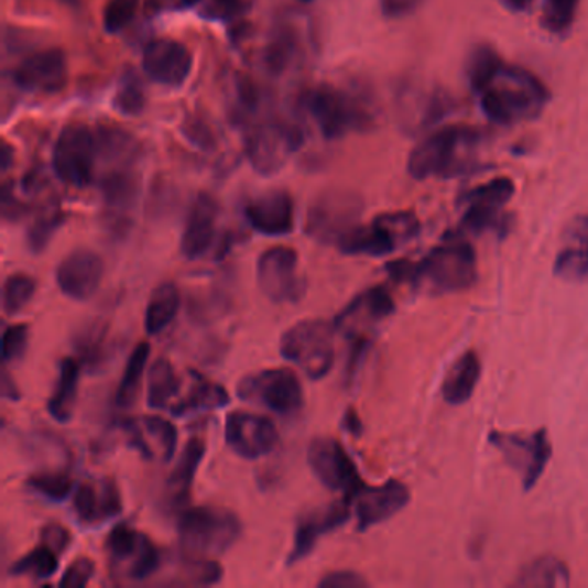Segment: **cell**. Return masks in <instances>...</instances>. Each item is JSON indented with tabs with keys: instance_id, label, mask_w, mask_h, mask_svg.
<instances>
[{
	"instance_id": "obj_63",
	"label": "cell",
	"mask_w": 588,
	"mask_h": 588,
	"mask_svg": "<svg viewBox=\"0 0 588 588\" xmlns=\"http://www.w3.org/2000/svg\"><path fill=\"white\" fill-rule=\"evenodd\" d=\"M304 2H309V0H304Z\"/></svg>"
},
{
	"instance_id": "obj_22",
	"label": "cell",
	"mask_w": 588,
	"mask_h": 588,
	"mask_svg": "<svg viewBox=\"0 0 588 588\" xmlns=\"http://www.w3.org/2000/svg\"><path fill=\"white\" fill-rule=\"evenodd\" d=\"M68 78V63L59 48L35 52L21 61L14 69V81L18 87L29 91L52 94L64 87Z\"/></svg>"
},
{
	"instance_id": "obj_7",
	"label": "cell",
	"mask_w": 588,
	"mask_h": 588,
	"mask_svg": "<svg viewBox=\"0 0 588 588\" xmlns=\"http://www.w3.org/2000/svg\"><path fill=\"white\" fill-rule=\"evenodd\" d=\"M334 330L335 326L325 319L295 323L280 337V355L318 382L335 364Z\"/></svg>"
},
{
	"instance_id": "obj_48",
	"label": "cell",
	"mask_w": 588,
	"mask_h": 588,
	"mask_svg": "<svg viewBox=\"0 0 588 588\" xmlns=\"http://www.w3.org/2000/svg\"><path fill=\"white\" fill-rule=\"evenodd\" d=\"M294 51L295 41L292 33H279L264 48V66L274 75L285 72Z\"/></svg>"
},
{
	"instance_id": "obj_24",
	"label": "cell",
	"mask_w": 588,
	"mask_h": 588,
	"mask_svg": "<svg viewBox=\"0 0 588 588\" xmlns=\"http://www.w3.org/2000/svg\"><path fill=\"white\" fill-rule=\"evenodd\" d=\"M219 204L209 194H199L192 203L185 228H183L182 249L183 258L200 259L211 249L216 237V224H218Z\"/></svg>"
},
{
	"instance_id": "obj_60",
	"label": "cell",
	"mask_w": 588,
	"mask_h": 588,
	"mask_svg": "<svg viewBox=\"0 0 588 588\" xmlns=\"http://www.w3.org/2000/svg\"><path fill=\"white\" fill-rule=\"evenodd\" d=\"M502 4L513 12H526L532 9L533 2L535 0H501Z\"/></svg>"
},
{
	"instance_id": "obj_34",
	"label": "cell",
	"mask_w": 588,
	"mask_h": 588,
	"mask_svg": "<svg viewBox=\"0 0 588 588\" xmlns=\"http://www.w3.org/2000/svg\"><path fill=\"white\" fill-rule=\"evenodd\" d=\"M182 389L175 366L167 358H157L149 370L148 406L151 410H166Z\"/></svg>"
},
{
	"instance_id": "obj_42",
	"label": "cell",
	"mask_w": 588,
	"mask_h": 588,
	"mask_svg": "<svg viewBox=\"0 0 588 588\" xmlns=\"http://www.w3.org/2000/svg\"><path fill=\"white\" fill-rule=\"evenodd\" d=\"M514 192H516V187H514L513 179L499 176V178L490 179L483 185L465 192L461 195V203L462 206L466 204H490V206L504 207L509 200L513 199Z\"/></svg>"
},
{
	"instance_id": "obj_58",
	"label": "cell",
	"mask_w": 588,
	"mask_h": 588,
	"mask_svg": "<svg viewBox=\"0 0 588 588\" xmlns=\"http://www.w3.org/2000/svg\"><path fill=\"white\" fill-rule=\"evenodd\" d=\"M0 394H2V398L12 402L20 401L21 399L20 386L14 382V378L9 373L8 368L2 370V378H0Z\"/></svg>"
},
{
	"instance_id": "obj_32",
	"label": "cell",
	"mask_w": 588,
	"mask_h": 588,
	"mask_svg": "<svg viewBox=\"0 0 588 588\" xmlns=\"http://www.w3.org/2000/svg\"><path fill=\"white\" fill-rule=\"evenodd\" d=\"M204 456H206V442L203 438H190L183 447L178 465L175 466L172 475H170V480H167V490L173 493V498L179 504L187 501L188 493L194 486L195 473H197Z\"/></svg>"
},
{
	"instance_id": "obj_46",
	"label": "cell",
	"mask_w": 588,
	"mask_h": 588,
	"mask_svg": "<svg viewBox=\"0 0 588 588\" xmlns=\"http://www.w3.org/2000/svg\"><path fill=\"white\" fill-rule=\"evenodd\" d=\"M116 109H120L123 115H140L145 108V90L139 76L128 73L123 76L118 91L115 96Z\"/></svg>"
},
{
	"instance_id": "obj_11",
	"label": "cell",
	"mask_w": 588,
	"mask_h": 588,
	"mask_svg": "<svg viewBox=\"0 0 588 588\" xmlns=\"http://www.w3.org/2000/svg\"><path fill=\"white\" fill-rule=\"evenodd\" d=\"M298 254L286 246L270 247L259 255L255 279L271 303H297L306 294V280L297 276Z\"/></svg>"
},
{
	"instance_id": "obj_54",
	"label": "cell",
	"mask_w": 588,
	"mask_h": 588,
	"mask_svg": "<svg viewBox=\"0 0 588 588\" xmlns=\"http://www.w3.org/2000/svg\"><path fill=\"white\" fill-rule=\"evenodd\" d=\"M41 542L54 548L57 554H63L68 548V545L72 544V535L59 523H47V525L42 526Z\"/></svg>"
},
{
	"instance_id": "obj_21",
	"label": "cell",
	"mask_w": 588,
	"mask_h": 588,
	"mask_svg": "<svg viewBox=\"0 0 588 588\" xmlns=\"http://www.w3.org/2000/svg\"><path fill=\"white\" fill-rule=\"evenodd\" d=\"M143 69L152 80L167 87H178L192 72V54L182 42L155 39L143 48Z\"/></svg>"
},
{
	"instance_id": "obj_57",
	"label": "cell",
	"mask_w": 588,
	"mask_h": 588,
	"mask_svg": "<svg viewBox=\"0 0 588 588\" xmlns=\"http://www.w3.org/2000/svg\"><path fill=\"white\" fill-rule=\"evenodd\" d=\"M243 9V0H211L209 12L213 17L230 18L239 14Z\"/></svg>"
},
{
	"instance_id": "obj_12",
	"label": "cell",
	"mask_w": 588,
	"mask_h": 588,
	"mask_svg": "<svg viewBox=\"0 0 588 588\" xmlns=\"http://www.w3.org/2000/svg\"><path fill=\"white\" fill-rule=\"evenodd\" d=\"M490 444L504 454L505 461L520 469L523 489L532 490L544 475L547 462L553 457V446L547 429L541 428L530 435L490 432Z\"/></svg>"
},
{
	"instance_id": "obj_1",
	"label": "cell",
	"mask_w": 588,
	"mask_h": 588,
	"mask_svg": "<svg viewBox=\"0 0 588 588\" xmlns=\"http://www.w3.org/2000/svg\"><path fill=\"white\" fill-rule=\"evenodd\" d=\"M386 271L395 282L428 288L432 294H453L466 291L477 282V252L456 231L422 261L414 263L399 259L386 264Z\"/></svg>"
},
{
	"instance_id": "obj_10",
	"label": "cell",
	"mask_w": 588,
	"mask_h": 588,
	"mask_svg": "<svg viewBox=\"0 0 588 588\" xmlns=\"http://www.w3.org/2000/svg\"><path fill=\"white\" fill-rule=\"evenodd\" d=\"M97 155L96 132L85 124H68L56 140L52 164L64 183L87 187L94 179Z\"/></svg>"
},
{
	"instance_id": "obj_27",
	"label": "cell",
	"mask_w": 588,
	"mask_h": 588,
	"mask_svg": "<svg viewBox=\"0 0 588 588\" xmlns=\"http://www.w3.org/2000/svg\"><path fill=\"white\" fill-rule=\"evenodd\" d=\"M73 349L88 373L94 374L102 370L112 352L109 323L104 319L85 323L73 337Z\"/></svg>"
},
{
	"instance_id": "obj_8",
	"label": "cell",
	"mask_w": 588,
	"mask_h": 588,
	"mask_svg": "<svg viewBox=\"0 0 588 588\" xmlns=\"http://www.w3.org/2000/svg\"><path fill=\"white\" fill-rule=\"evenodd\" d=\"M364 211L361 195L350 190H326L319 194L306 216V231L309 239L323 246H337L347 231L358 227Z\"/></svg>"
},
{
	"instance_id": "obj_9",
	"label": "cell",
	"mask_w": 588,
	"mask_h": 588,
	"mask_svg": "<svg viewBox=\"0 0 588 588\" xmlns=\"http://www.w3.org/2000/svg\"><path fill=\"white\" fill-rule=\"evenodd\" d=\"M237 395L282 416H294L304 406V390L291 368H268L240 378Z\"/></svg>"
},
{
	"instance_id": "obj_29",
	"label": "cell",
	"mask_w": 588,
	"mask_h": 588,
	"mask_svg": "<svg viewBox=\"0 0 588 588\" xmlns=\"http://www.w3.org/2000/svg\"><path fill=\"white\" fill-rule=\"evenodd\" d=\"M81 362L75 358H64L59 362L56 386L47 402V411L57 423L72 422L78 399Z\"/></svg>"
},
{
	"instance_id": "obj_4",
	"label": "cell",
	"mask_w": 588,
	"mask_h": 588,
	"mask_svg": "<svg viewBox=\"0 0 588 588\" xmlns=\"http://www.w3.org/2000/svg\"><path fill=\"white\" fill-rule=\"evenodd\" d=\"M242 523L230 509L195 505L183 509L178 518V538L183 554L218 556L239 541Z\"/></svg>"
},
{
	"instance_id": "obj_52",
	"label": "cell",
	"mask_w": 588,
	"mask_h": 588,
	"mask_svg": "<svg viewBox=\"0 0 588 588\" xmlns=\"http://www.w3.org/2000/svg\"><path fill=\"white\" fill-rule=\"evenodd\" d=\"M370 347V337H366V335H356V337L352 338V346H350L349 359H347L346 364V377H344L346 378L347 385L355 382L356 374L361 370L362 362H364L366 355H368Z\"/></svg>"
},
{
	"instance_id": "obj_55",
	"label": "cell",
	"mask_w": 588,
	"mask_h": 588,
	"mask_svg": "<svg viewBox=\"0 0 588 588\" xmlns=\"http://www.w3.org/2000/svg\"><path fill=\"white\" fill-rule=\"evenodd\" d=\"M425 0H380V8H382L383 17L399 20V18H406L413 14Z\"/></svg>"
},
{
	"instance_id": "obj_59",
	"label": "cell",
	"mask_w": 588,
	"mask_h": 588,
	"mask_svg": "<svg viewBox=\"0 0 588 588\" xmlns=\"http://www.w3.org/2000/svg\"><path fill=\"white\" fill-rule=\"evenodd\" d=\"M342 426L346 432H349L350 435H355L356 438L361 437V417L358 416V413H356L352 407H349V410H347V413L344 414Z\"/></svg>"
},
{
	"instance_id": "obj_30",
	"label": "cell",
	"mask_w": 588,
	"mask_h": 588,
	"mask_svg": "<svg viewBox=\"0 0 588 588\" xmlns=\"http://www.w3.org/2000/svg\"><path fill=\"white\" fill-rule=\"evenodd\" d=\"M481 377V361L475 350H469L454 362L442 385V395L453 406H461L473 398Z\"/></svg>"
},
{
	"instance_id": "obj_19",
	"label": "cell",
	"mask_w": 588,
	"mask_h": 588,
	"mask_svg": "<svg viewBox=\"0 0 588 588\" xmlns=\"http://www.w3.org/2000/svg\"><path fill=\"white\" fill-rule=\"evenodd\" d=\"M73 511L80 525H102L123 513V499L115 478L106 477L97 483L84 481L73 496Z\"/></svg>"
},
{
	"instance_id": "obj_37",
	"label": "cell",
	"mask_w": 588,
	"mask_h": 588,
	"mask_svg": "<svg viewBox=\"0 0 588 588\" xmlns=\"http://www.w3.org/2000/svg\"><path fill=\"white\" fill-rule=\"evenodd\" d=\"M149 356H151V344L149 342L137 344L132 355L128 356L123 378H121L120 386L116 392V406L121 407V410H128L135 404Z\"/></svg>"
},
{
	"instance_id": "obj_44",
	"label": "cell",
	"mask_w": 588,
	"mask_h": 588,
	"mask_svg": "<svg viewBox=\"0 0 588 588\" xmlns=\"http://www.w3.org/2000/svg\"><path fill=\"white\" fill-rule=\"evenodd\" d=\"M63 224L64 215L57 207L45 209L41 216H36L32 227L29 228V233H26V243H29L30 251L33 254L44 252L48 243H51L52 237L56 233L57 228Z\"/></svg>"
},
{
	"instance_id": "obj_33",
	"label": "cell",
	"mask_w": 588,
	"mask_h": 588,
	"mask_svg": "<svg viewBox=\"0 0 588 588\" xmlns=\"http://www.w3.org/2000/svg\"><path fill=\"white\" fill-rule=\"evenodd\" d=\"M571 584L568 566L556 556H541L521 569L514 585L521 588L568 587Z\"/></svg>"
},
{
	"instance_id": "obj_6",
	"label": "cell",
	"mask_w": 588,
	"mask_h": 588,
	"mask_svg": "<svg viewBox=\"0 0 588 588\" xmlns=\"http://www.w3.org/2000/svg\"><path fill=\"white\" fill-rule=\"evenodd\" d=\"M420 230L422 224L413 211L385 213L377 216L370 225H358L347 231L337 247L344 254L383 258L416 239Z\"/></svg>"
},
{
	"instance_id": "obj_53",
	"label": "cell",
	"mask_w": 588,
	"mask_h": 588,
	"mask_svg": "<svg viewBox=\"0 0 588 588\" xmlns=\"http://www.w3.org/2000/svg\"><path fill=\"white\" fill-rule=\"evenodd\" d=\"M319 588H368L370 584L356 571L328 573L318 581Z\"/></svg>"
},
{
	"instance_id": "obj_38",
	"label": "cell",
	"mask_w": 588,
	"mask_h": 588,
	"mask_svg": "<svg viewBox=\"0 0 588 588\" xmlns=\"http://www.w3.org/2000/svg\"><path fill=\"white\" fill-rule=\"evenodd\" d=\"M466 211L462 215V231L471 233H486L496 231L504 235L511 227V218L504 213V207L489 206V204H466Z\"/></svg>"
},
{
	"instance_id": "obj_36",
	"label": "cell",
	"mask_w": 588,
	"mask_h": 588,
	"mask_svg": "<svg viewBox=\"0 0 588 588\" xmlns=\"http://www.w3.org/2000/svg\"><path fill=\"white\" fill-rule=\"evenodd\" d=\"M504 63V57L492 44L481 42L475 45L473 51L469 52L468 64H466V75H468L471 90L480 94L496 78Z\"/></svg>"
},
{
	"instance_id": "obj_41",
	"label": "cell",
	"mask_w": 588,
	"mask_h": 588,
	"mask_svg": "<svg viewBox=\"0 0 588 588\" xmlns=\"http://www.w3.org/2000/svg\"><path fill=\"white\" fill-rule=\"evenodd\" d=\"M26 487L51 502H64L72 496L73 480L66 471H41L26 478Z\"/></svg>"
},
{
	"instance_id": "obj_13",
	"label": "cell",
	"mask_w": 588,
	"mask_h": 588,
	"mask_svg": "<svg viewBox=\"0 0 588 588\" xmlns=\"http://www.w3.org/2000/svg\"><path fill=\"white\" fill-rule=\"evenodd\" d=\"M307 465L323 486L334 492H346L352 498L364 486L356 462L337 438H313L307 447Z\"/></svg>"
},
{
	"instance_id": "obj_3",
	"label": "cell",
	"mask_w": 588,
	"mask_h": 588,
	"mask_svg": "<svg viewBox=\"0 0 588 588\" xmlns=\"http://www.w3.org/2000/svg\"><path fill=\"white\" fill-rule=\"evenodd\" d=\"M486 139V133L466 124L440 128L411 151L407 172L414 179L461 178L478 172L471 152Z\"/></svg>"
},
{
	"instance_id": "obj_35",
	"label": "cell",
	"mask_w": 588,
	"mask_h": 588,
	"mask_svg": "<svg viewBox=\"0 0 588 588\" xmlns=\"http://www.w3.org/2000/svg\"><path fill=\"white\" fill-rule=\"evenodd\" d=\"M97 155L108 163L128 164L135 161L139 145L130 133L116 127H100L96 130Z\"/></svg>"
},
{
	"instance_id": "obj_40",
	"label": "cell",
	"mask_w": 588,
	"mask_h": 588,
	"mask_svg": "<svg viewBox=\"0 0 588 588\" xmlns=\"http://www.w3.org/2000/svg\"><path fill=\"white\" fill-rule=\"evenodd\" d=\"M36 292L35 280L26 273H12L2 286V307L8 316L18 315L29 306Z\"/></svg>"
},
{
	"instance_id": "obj_50",
	"label": "cell",
	"mask_w": 588,
	"mask_h": 588,
	"mask_svg": "<svg viewBox=\"0 0 588 588\" xmlns=\"http://www.w3.org/2000/svg\"><path fill=\"white\" fill-rule=\"evenodd\" d=\"M139 9V0H109L104 11V26L109 33H118L132 23Z\"/></svg>"
},
{
	"instance_id": "obj_17",
	"label": "cell",
	"mask_w": 588,
	"mask_h": 588,
	"mask_svg": "<svg viewBox=\"0 0 588 588\" xmlns=\"http://www.w3.org/2000/svg\"><path fill=\"white\" fill-rule=\"evenodd\" d=\"M410 501V489L399 480H389L378 487L362 486L352 496L356 514H358L359 532L373 529L401 513Z\"/></svg>"
},
{
	"instance_id": "obj_18",
	"label": "cell",
	"mask_w": 588,
	"mask_h": 588,
	"mask_svg": "<svg viewBox=\"0 0 588 588\" xmlns=\"http://www.w3.org/2000/svg\"><path fill=\"white\" fill-rule=\"evenodd\" d=\"M303 143V135L288 124H264L249 140V157L252 166L263 175L279 172L286 155Z\"/></svg>"
},
{
	"instance_id": "obj_47",
	"label": "cell",
	"mask_w": 588,
	"mask_h": 588,
	"mask_svg": "<svg viewBox=\"0 0 588 588\" xmlns=\"http://www.w3.org/2000/svg\"><path fill=\"white\" fill-rule=\"evenodd\" d=\"M183 569L194 585H216L224 578V568L216 560L204 559V556L183 554Z\"/></svg>"
},
{
	"instance_id": "obj_43",
	"label": "cell",
	"mask_w": 588,
	"mask_h": 588,
	"mask_svg": "<svg viewBox=\"0 0 588 588\" xmlns=\"http://www.w3.org/2000/svg\"><path fill=\"white\" fill-rule=\"evenodd\" d=\"M581 0H545L542 11V26L547 32L563 35L577 20Z\"/></svg>"
},
{
	"instance_id": "obj_5",
	"label": "cell",
	"mask_w": 588,
	"mask_h": 588,
	"mask_svg": "<svg viewBox=\"0 0 588 588\" xmlns=\"http://www.w3.org/2000/svg\"><path fill=\"white\" fill-rule=\"evenodd\" d=\"M303 104L326 139H338L350 130H368L374 123L373 106L362 94L318 87L304 94Z\"/></svg>"
},
{
	"instance_id": "obj_25",
	"label": "cell",
	"mask_w": 588,
	"mask_h": 588,
	"mask_svg": "<svg viewBox=\"0 0 588 588\" xmlns=\"http://www.w3.org/2000/svg\"><path fill=\"white\" fill-rule=\"evenodd\" d=\"M554 273L566 282L588 279V215L577 216L569 224L563 249L557 252Z\"/></svg>"
},
{
	"instance_id": "obj_49",
	"label": "cell",
	"mask_w": 588,
	"mask_h": 588,
	"mask_svg": "<svg viewBox=\"0 0 588 588\" xmlns=\"http://www.w3.org/2000/svg\"><path fill=\"white\" fill-rule=\"evenodd\" d=\"M30 346V326L24 323L11 325L2 335V361L4 364L21 361Z\"/></svg>"
},
{
	"instance_id": "obj_61",
	"label": "cell",
	"mask_w": 588,
	"mask_h": 588,
	"mask_svg": "<svg viewBox=\"0 0 588 588\" xmlns=\"http://www.w3.org/2000/svg\"><path fill=\"white\" fill-rule=\"evenodd\" d=\"M9 160H11V149H9L8 143H4V152H2V167L8 170Z\"/></svg>"
},
{
	"instance_id": "obj_56",
	"label": "cell",
	"mask_w": 588,
	"mask_h": 588,
	"mask_svg": "<svg viewBox=\"0 0 588 588\" xmlns=\"http://www.w3.org/2000/svg\"><path fill=\"white\" fill-rule=\"evenodd\" d=\"M24 213H26V207L12 195L11 188L6 185L4 190H2V216L4 219L18 221V219L23 218Z\"/></svg>"
},
{
	"instance_id": "obj_31",
	"label": "cell",
	"mask_w": 588,
	"mask_h": 588,
	"mask_svg": "<svg viewBox=\"0 0 588 588\" xmlns=\"http://www.w3.org/2000/svg\"><path fill=\"white\" fill-rule=\"evenodd\" d=\"M182 306L179 288L173 282H163L155 286L145 307V331L151 337L163 334L167 326L175 322Z\"/></svg>"
},
{
	"instance_id": "obj_51",
	"label": "cell",
	"mask_w": 588,
	"mask_h": 588,
	"mask_svg": "<svg viewBox=\"0 0 588 588\" xmlns=\"http://www.w3.org/2000/svg\"><path fill=\"white\" fill-rule=\"evenodd\" d=\"M96 573V565L90 557H78V559L73 560L72 565L68 566V569L64 571L63 577L59 580V587H69V588H84L90 584L91 577Z\"/></svg>"
},
{
	"instance_id": "obj_23",
	"label": "cell",
	"mask_w": 588,
	"mask_h": 588,
	"mask_svg": "<svg viewBox=\"0 0 588 588\" xmlns=\"http://www.w3.org/2000/svg\"><path fill=\"white\" fill-rule=\"evenodd\" d=\"M246 218L255 231L266 237L292 233L295 225L294 199L286 190L264 192L247 204Z\"/></svg>"
},
{
	"instance_id": "obj_39",
	"label": "cell",
	"mask_w": 588,
	"mask_h": 588,
	"mask_svg": "<svg viewBox=\"0 0 588 588\" xmlns=\"http://www.w3.org/2000/svg\"><path fill=\"white\" fill-rule=\"evenodd\" d=\"M57 557H59V554L54 548L41 544L30 551L29 554L20 557L17 563H12L11 568H9V575L11 577H33L39 578V580L51 578L59 568V559Z\"/></svg>"
},
{
	"instance_id": "obj_14",
	"label": "cell",
	"mask_w": 588,
	"mask_h": 588,
	"mask_svg": "<svg viewBox=\"0 0 588 588\" xmlns=\"http://www.w3.org/2000/svg\"><path fill=\"white\" fill-rule=\"evenodd\" d=\"M106 548L112 566L116 569L123 568V577L130 580H145L160 569V548L155 547L154 542L145 533L132 529L127 523H121L111 530L106 541Z\"/></svg>"
},
{
	"instance_id": "obj_20",
	"label": "cell",
	"mask_w": 588,
	"mask_h": 588,
	"mask_svg": "<svg viewBox=\"0 0 588 588\" xmlns=\"http://www.w3.org/2000/svg\"><path fill=\"white\" fill-rule=\"evenodd\" d=\"M352 504H355L352 498L346 496L342 501L335 502L325 511H315V513L301 518L297 521V526H295L294 545H292L291 554L286 557V566H294L306 559L315 551L316 544L323 535L334 532L338 526L347 523Z\"/></svg>"
},
{
	"instance_id": "obj_62",
	"label": "cell",
	"mask_w": 588,
	"mask_h": 588,
	"mask_svg": "<svg viewBox=\"0 0 588 588\" xmlns=\"http://www.w3.org/2000/svg\"><path fill=\"white\" fill-rule=\"evenodd\" d=\"M185 2H188V4H194V2H197V0H185Z\"/></svg>"
},
{
	"instance_id": "obj_26",
	"label": "cell",
	"mask_w": 588,
	"mask_h": 588,
	"mask_svg": "<svg viewBox=\"0 0 588 588\" xmlns=\"http://www.w3.org/2000/svg\"><path fill=\"white\" fill-rule=\"evenodd\" d=\"M395 309L394 298L385 286H371L368 291L356 295L334 319L335 330L349 331L359 319L382 322Z\"/></svg>"
},
{
	"instance_id": "obj_16",
	"label": "cell",
	"mask_w": 588,
	"mask_h": 588,
	"mask_svg": "<svg viewBox=\"0 0 588 588\" xmlns=\"http://www.w3.org/2000/svg\"><path fill=\"white\" fill-rule=\"evenodd\" d=\"M106 264L97 252L90 249H75L61 261L56 270L59 291L76 303L94 297L102 283Z\"/></svg>"
},
{
	"instance_id": "obj_2",
	"label": "cell",
	"mask_w": 588,
	"mask_h": 588,
	"mask_svg": "<svg viewBox=\"0 0 588 588\" xmlns=\"http://www.w3.org/2000/svg\"><path fill=\"white\" fill-rule=\"evenodd\" d=\"M477 96L483 115L502 127L535 120L551 100V91L537 75L509 63Z\"/></svg>"
},
{
	"instance_id": "obj_45",
	"label": "cell",
	"mask_w": 588,
	"mask_h": 588,
	"mask_svg": "<svg viewBox=\"0 0 588 588\" xmlns=\"http://www.w3.org/2000/svg\"><path fill=\"white\" fill-rule=\"evenodd\" d=\"M139 420L143 429L160 444L164 461H172L176 447H178V432H176L175 425L164 417L154 416V414H148V416L139 417Z\"/></svg>"
},
{
	"instance_id": "obj_28",
	"label": "cell",
	"mask_w": 588,
	"mask_h": 588,
	"mask_svg": "<svg viewBox=\"0 0 588 588\" xmlns=\"http://www.w3.org/2000/svg\"><path fill=\"white\" fill-rule=\"evenodd\" d=\"M192 386L182 401L173 402L170 406L173 416H187L199 411H215L230 404V394L224 385L213 382L199 371L190 370Z\"/></svg>"
},
{
	"instance_id": "obj_15",
	"label": "cell",
	"mask_w": 588,
	"mask_h": 588,
	"mask_svg": "<svg viewBox=\"0 0 588 588\" xmlns=\"http://www.w3.org/2000/svg\"><path fill=\"white\" fill-rule=\"evenodd\" d=\"M225 440L237 456L254 461L273 453L279 444V429L263 414L231 411L225 422Z\"/></svg>"
}]
</instances>
